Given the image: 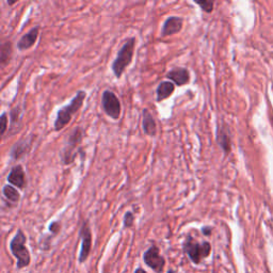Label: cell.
Instances as JSON below:
<instances>
[{
    "mask_svg": "<svg viewBox=\"0 0 273 273\" xmlns=\"http://www.w3.org/2000/svg\"><path fill=\"white\" fill-rule=\"evenodd\" d=\"M85 97L86 93L84 91H78L69 105H66L58 110L54 123V127L56 131L62 130L65 126L72 121L73 117L81 109L85 101Z\"/></svg>",
    "mask_w": 273,
    "mask_h": 273,
    "instance_id": "6da1fadb",
    "label": "cell"
},
{
    "mask_svg": "<svg viewBox=\"0 0 273 273\" xmlns=\"http://www.w3.org/2000/svg\"><path fill=\"white\" fill-rule=\"evenodd\" d=\"M135 47L136 38L132 37L128 39H126L124 45L117 51V55L111 64L112 73L117 79L122 77L126 69H127L132 62V58H134L135 54Z\"/></svg>",
    "mask_w": 273,
    "mask_h": 273,
    "instance_id": "7a4b0ae2",
    "label": "cell"
},
{
    "mask_svg": "<svg viewBox=\"0 0 273 273\" xmlns=\"http://www.w3.org/2000/svg\"><path fill=\"white\" fill-rule=\"evenodd\" d=\"M26 240H27V238H26L24 232L18 230L10 242V250L17 259L16 266L18 269L27 267L30 264V253L26 246Z\"/></svg>",
    "mask_w": 273,
    "mask_h": 273,
    "instance_id": "3957f363",
    "label": "cell"
},
{
    "mask_svg": "<svg viewBox=\"0 0 273 273\" xmlns=\"http://www.w3.org/2000/svg\"><path fill=\"white\" fill-rule=\"evenodd\" d=\"M184 251L190 258V261L197 265L202 262V259L209 256L211 245L208 241L198 242L192 236H188L184 242Z\"/></svg>",
    "mask_w": 273,
    "mask_h": 273,
    "instance_id": "277c9868",
    "label": "cell"
},
{
    "mask_svg": "<svg viewBox=\"0 0 273 273\" xmlns=\"http://www.w3.org/2000/svg\"><path fill=\"white\" fill-rule=\"evenodd\" d=\"M84 130L82 127H75L68 136V143L61 154V160L64 165H69L74 162L76 158V150L79 148L83 140Z\"/></svg>",
    "mask_w": 273,
    "mask_h": 273,
    "instance_id": "5b68a950",
    "label": "cell"
},
{
    "mask_svg": "<svg viewBox=\"0 0 273 273\" xmlns=\"http://www.w3.org/2000/svg\"><path fill=\"white\" fill-rule=\"evenodd\" d=\"M102 108L103 111L112 119L119 118L122 113V105L115 92L111 90H105L102 95Z\"/></svg>",
    "mask_w": 273,
    "mask_h": 273,
    "instance_id": "8992f818",
    "label": "cell"
},
{
    "mask_svg": "<svg viewBox=\"0 0 273 273\" xmlns=\"http://www.w3.org/2000/svg\"><path fill=\"white\" fill-rule=\"evenodd\" d=\"M144 263L145 265L150 267L151 269L154 270L157 273H161L163 271L165 261L164 258L160 255V252H159L158 246L152 245L150 249H148L144 253Z\"/></svg>",
    "mask_w": 273,
    "mask_h": 273,
    "instance_id": "52a82bcc",
    "label": "cell"
},
{
    "mask_svg": "<svg viewBox=\"0 0 273 273\" xmlns=\"http://www.w3.org/2000/svg\"><path fill=\"white\" fill-rule=\"evenodd\" d=\"M79 237L81 239V249L79 253V263H84L86 258L89 257V254L92 248V233L88 221H83L82 226L79 232Z\"/></svg>",
    "mask_w": 273,
    "mask_h": 273,
    "instance_id": "ba28073f",
    "label": "cell"
},
{
    "mask_svg": "<svg viewBox=\"0 0 273 273\" xmlns=\"http://www.w3.org/2000/svg\"><path fill=\"white\" fill-rule=\"evenodd\" d=\"M6 181L13 187L18 188L19 190H24L26 186H27V179H26V174L23 166L21 164H16L13 166L8 177H6Z\"/></svg>",
    "mask_w": 273,
    "mask_h": 273,
    "instance_id": "9c48e42d",
    "label": "cell"
},
{
    "mask_svg": "<svg viewBox=\"0 0 273 273\" xmlns=\"http://www.w3.org/2000/svg\"><path fill=\"white\" fill-rule=\"evenodd\" d=\"M184 26V18L181 16H169L165 19L162 29H161V37L166 38L174 36L176 33L181 32Z\"/></svg>",
    "mask_w": 273,
    "mask_h": 273,
    "instance_id": "30bf717a",
    "label": "cell"
},
{
    "mask_svg": "<svg viewBox=\"0 0 273 273\" xmlns=\"http://www.w3.org/2000/svg\"><path fill=\"white\" fill-rule=\"evenodd\" d=\"M165 77L177 86H184L190 82V72L185 68H175L168 72Z\"/></svg>",
    "mask_w": 273,
    "mask_h": 273,
    "instance_id": "8fae6325",
    "label": "cell"
},
{
    "mask_svg": "<svg viewBox=\"0 0 273 273\" xmlns=\"http://www.w3.org/2000/svg\"><path fill=\"white\" fill-rule=\"evenodd\" d=\"M32 139L33 137L24 138L19 140L18 142H16L11 150V158L14 159V160H18V159H22L23 157L27 155L31 149Z\"/></svg>",
    "mask_w": 273,
    "mask_h": 273,
    "instance_id": "7c38bea8",
    "label": "cell"
},
{
    "mask_svg": "<svg viewBox=\"0 0 273 273\" xmlns=\"http://www.w3.org/2000/svg\"><path fill=\"white\" fill-rule=\"evenodd\" d=\"M142 128L146 136L155 137L157 135L156 119L151 111L146 108H144L142 111Z\"/></svg>",
    "mask_w": 273,
    "mask_h": 273,
    "instance_id": "4fadbf2b",
    "label": "cell"
},
{
    "mask_svg": "<svg viewBox=\"0 0 273 273\" xmlns=\"http://www.w3.org/2000/svg\"><path fill=\"white\" fill-rule=\"evenodd\" d=\"M39 28L35 27L30 29L27 33H25V35L21 38V39L17 42V49L23 51V50L30 49L32 46H35L39 39Z\"/></svg>",
    "mask_w": 273,
    "mask_h": 273,
    "instance_id": "5bb4252c",
    "label": "cell"
},
{
    "mask_svg": "<svg viewBox=\"0 0 273 273\" xmlns=\"http://www.w3.org/2000/svg\"><path fill=\"white\" fill-rule=\"evenodd\" d=\"M23 109L16 106L10 111V128L8 130V135H14L19 131L22 127V118H23Z\"/></svg>",
    "mask_w": 273,
    "mask_h": 273,
    "instance_id": "9a60e30c",
    "label": "cell"
},
{
    "mask_svg": "<svg viewBox=\"0 0 273 273\" xmlns=\"http://www.w3.org/2000/svg\"><path fill=\"white\" fill-rule=\"evenodd\" d=\"M217 142L222 149L225 155H229L232 151V140L228 128L219 127L217 130Z\"/></svg>",
    "mask_w": 273,
    "mask_h": 273,
    "instance_id": "2e32d148",
    "label": "cell"
},
{
    "mask_svg": "<svg viewBox=\"0 0 273 273\" xmlns=\"http://www.w3.org/2000/svg\"><path fill=\"white\" fill-rule=\"evenodd\" d=\"M175 92V84L172 81H162L159 83L156 90V101L160 103L164 99L172 96L173 93Z\"/></svg>",
    "mask_w": 273,
    "mask_h": 273,
    "instance_id": "e0dca14e",
    "label": "cell"
},
{
    "mask_svg": "<svg viewBox=\"0 0 273 273\" xmlns=\"http://www.w3.org/2000/svg\"><path fill=\"white\" fill-rule=\"evenodd\" d=\"M2 195L6 201L12 203V204H17L21 199V193L15 188L11 186L10 184L3 186L2 188Z\"/></svg>",
    "mask_w": 273,
    "mask_h": 273,
    "instance_id": "ac0fdd59",
    "label": "cell"
},
{
    "mask_svg": "<svg viewBox=\"0 0 273 273\" xmlns=\"http://www.w3.org/2000/svg\"><path fill=\"white\" fill-rule=\"evenodd\" d=\"M11 54H12L11 42H5L4 44H2V47H1V63H2V66L6 62H8V60H9Z\"/></svg>",
    "mask_w": 273,
    "mask_h": 273,
    "instance_id": "d6986e66",
    "label": "cell"
},
{
    "mask_svg": "<svg viewBox=\"0 0 273 273\" xmlns=\"http://www.w3.org/2000/svg\"><path fill=\"white\" fill-rule=\"evenodd\" d=\"M195 4H197L199 8H201L204 12L206 13H211L214 11V5L215 2L214 1H208V0H204V1H195Z\"/></svg>",
    "mask_w": 273,
    "mask_h": 273,
    "instance_id": "ffe728a7",
    "label": "cell"
},
{
    "mask_svg": "<svg viewBox=\"0 0 273 273\" xmlns=\"http://www.w3.org/2000/svg\"><path fill=\"white\" fill-rule=\"evenodd\" d=\"M123 223H124V228H126V229L131 228V226L135 223V215L132 214L131 211L126 212L124 216V219H123Z\"/></svg>",
    "mask_w": 273,
    "mask_h": 273,
    "instance_id": "44dd1931",
    "label": "cell"
},
{
    "mask_svg": "<svg viewBox=\"0 0 273 273\" xmlns=\"http://www.w3.org/2000/svg\"><path fill=\"white\" fill-rule=\"evenodd\" d=\"M10 119L8 118V115H6V112H3L1 117H0V123H1V137H4V135L6 134V131H8V123Z\"/></svg>",
    "mask_w": 273,
    "mask_h": 273,
    "instance_id": "7402d4cb",
    "label": "cell"
},
{
    "mask_svg": "<svg viewBox=\"0 0 273 273\" xmlns=\"http://www.w3.org/2000/svg\"><path fill=\"white\" fill-rule=\"evenodd\" d=\"M60 230H61V224H60L58 221L52 222L49 225V231L51 233H54V234H58V233L60 232Z\"/></svg>",
    "mask_w": 273,
    "mask_h": 273,
    "instance_id": "603a6c76",
    "label": "cell"
},
{
    "mask_svg": "<svg viewBox=\"0 0 273 273\" xmlns=\"http://www.w3.org/2000/svg\"><path fill=\"white\" fill-rule=\"evenodd\" d=\"M211 232H212V229L210 228V226H205V228L202 229V233L206 236H210Z\"/></svg>",
    "mask_w": 273,
    "mask_h": 273,
    "instance_id": "cb8c5ba5",
    "label": "cell"
},
{
    "mask_svg": "<svg viewBox=\"0 0 273 273\" xmlns=\"http://www.w3.org/2000/svg\"><path fill=\"white\" fill-rule=\"evenodd\" d=\"M135 273H148V272H146L145 270H143L142 268H138V269L135 271Z\"/></svg>",
    "mask_w": 273,
    "mask_h": 273,
    "instance_id": "d4e9b609",
    "label": "cell"
},
{
    "mask_svg": "<svg viewBox=\"0 0 273 273\" xmlns=\"http://www.w3.org/2000/svg\"><path fill=\"white\" fill-rule=\"evenodd\" d=\"M6 3H8L9 5H13V4L16 3V1H9V0H8V1H6Z\"/></svg>",
    "mask_w": 273,
    "mask_h": 273,
    "instance_id": "484cf974",
    "label": "cell"
},
{
    "mask_svg": "<svg viewBox=\"0 0 273 273\" xmlns=\"http://www.w3.org/2000/svg\"><path fill=\"white\" fill-rule=\"evenodd\" d=\"M168 273H174V272H173V271H169Z\"/></svg>",
    "mask_w": 273,
    "mask_h": 273,
    "instance_id": "4316f807",
    "label": "cell"
}]
</instances>
